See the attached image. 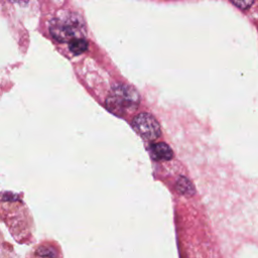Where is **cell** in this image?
<instances>
[{
	"label": "cell",
	"mask_w": 258,
	"mask_h": 258,
	"mask_svg": "<svg viewBox=\"0 0 258 258\" xmlns=\"http://www.w3.org/2000/svg\"><path fill=\"white\" fill-rule=\"evenodd\" d=\"M139 102V94L133 87L118 84L111 89L105 101V105L111 113L121 117L136 110Z\"/></svg>",
	"instance_id": "obj_1"
},
{
	"label": "cell",
	"mask_w": 258,
	"mask_h": 258,
	"mask_svg": "<svg viewBox=\"0 0 258 258\" xmlns=\"http://www.w3.org/2000/svg\"><path fill=\"white\" fill-rule=\"evenodd\" d=\"M49 31L55 40L64 42L76 37H83L85 34V25L80 15L67 13L51 20Z\"/></svg>",
	"instance_id": "obj_2"
},
{
	"label": "cell",
	"mask_w": 258,
	"mask_h": 258,
	"mask_svg": "<svg viewBox=\"0 0 258 258\" xmlns=\"http://www.w3.org/2000/svg\"><path fill=\"white\" fill-rule=\"evenodd\" d=\"M133 129L144 139L153 141L160 136V126L155 117L149 113H140L132 120Z\"/></svg>",
	"instance_id": "obj_3"
},
{
	"label": "cell",
	"mask_w": 258,
	"mask_h": 258,
	"mask_svg": "<svg viewBox=\"0 0 258 258\" xmlns=\"http://www.w3.org/2000/svg\"><path fill=\"white\" fill-rule=\"evenodd\" d=\"M151 154L156 160H169L173 157L171 148L164 142H157L152 144Z\"/></svg>",
	"instance_id": "obj_4"
},
{
	"label": "cell",
	"mask_w": 258,
	"mask_h": 258,
	"mask_svg": "<svg viewBox=\"0 0 258 258\" xmlns=\"http://www.w3.org/2000/svg\"><path fill=\"white\" fill-rule=\"evenodd\" d=\"M175 189L184 197H192L195 194V186L191 181L185 176H179L175 181Z\"/></svg>",
	"instance_id": "obj_5"
},
{
	"label": "cell",
	"mask_w": 258,
	"mask_h": 258,
	"mask_svg": "<svg viewBox=\"0 0 258 258\" xmlns=\"http://www.w3.org/2000/svg\"><path fill=\"white\" fill-rule=\"evenodd\" d=\"M89 43L84 37H76L69 41L70 51L76 55L82 54L88 49Z\"/></svg>",
	"instance_id": "obj_6"
},
{
	"label": "cell",
	"mask_w": 258,
	"mask_h": 258,
	"mask_svg": "<svg viewBox=\"0 0 258 258\" xmlns=\"http://www.w3.org/2000/svg\"><path fill=\"white\" fill-rule=\"evenodd\" d=\"M255 0H231V2L240 9H248L250 8Z\"/></svg>",
	"instance_id": "obj_7"
},
{
	"label": "cell",
	"mask_w": 258,
	"mask_h": 258,
	"mask_svg": "<svg viewBox=\"0 0 258 258\" xmlns=\"http://www.w3.org/2000/svg\"><path fill=\"white\" fill-rule=\"evenodd\" d=\"M38 255L40 256H48L50 258H54V250L51 249V248H47V247H42V248H39L38 251H37Z\"/></svg>",
	"instance_id": "obj_8"
},
{
	"label": "cell",
	"mask_w": 258,
	"mask_h": 258,
	"mask_svg": "<svg viewBox=\"0 0 258 258\" xmlns=\"http://www.w3.org/2000/svg\"><path fill=\"white\" fill-rule=\"evenodd\" d=\"M10 1L14 2V3H17V4H20V5H25L28 2V0H10Z\"/></svg>",
	"instance_id": "obj_9"
}]
</instances>
